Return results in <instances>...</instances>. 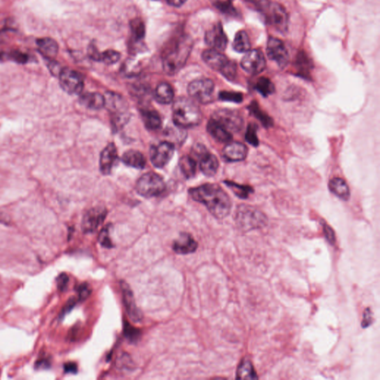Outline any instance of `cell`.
Here are the masks:
<instances>
[{
    "label": "cell",
    "instance_id": "obj_22",
    "mask_svg": "<svg viewBox=\"0 0 380 380\" xmlns=\"http://www.w3.org/2000/svg\"><path fill=\"white\" fill-rule=\"evenodd\" d=\"M89 56L93 60L103 62L107 65H112V64H116L120 59V54L118 51L110 49V50H107L103 51V52H100V51H97L94 44L89 46Z\"/></svg>",
    "mask_w": 380,
    "mask_h": 380
},
{
    "label": "cell",
    "instance_id": "obj_2",
    "mask_svg": "<svg viewBox=\"0 0 380 380\" xmlns=\"http://www.w3.org/2000/svg\"><path fill=\"white\" fill-rule=\"evenodd\" d=\"M193 47V41L182 36L173 43L163 54V68L168 75L176 74L186 64Z\"/></svg>",
    "mask_w": 380,
    "mask_h": 380
},
{
    "label": "cell",
    "instance_id": "obj_14",
    "mask_svg": "<svg viewBox=\"0 0 380 380\" xmlns=\"http://www.w3.org/2000/svg\"><path fill=\"white\" fill-rule=\"evenodd\" d=\"M241 66L246 72L252 75L262 73L266 68L263 53L258 49L247 51L241 59Z\"/></svg>",
    "mask_w": 380,
    "mask_h": 380
},
{
    "label": "cell",
    "instance_id": "obj_28",
    "mask_svg": "<svg viewBox=\"0 0 380 380\" xmlns=\"http://www.w3.org/2000/svg\"><path fill=\"white\" fill-rule=\"evenodd\" d=\"M140 115L145 126L148 130L154 131L161 128L162 119L157 111L145 108L140 110Z\"/></svg>",
    "mask_w": 380,
    "mask_h": 380
},
{
    "label": "cell",
    "instance_id": "obj_34",
    "mask_svg": "<svg viewBox=\"0 0 380 380\" xmlns=\"http://www.w3.org/2000/svg\"><path fill=\"white\" fill-rule=\"evenodd\" d=\"M248 109L251 114L254 115V117H256L266 128H269V127L272 126V124H273L271 117H269L268 115H267L264 111L261 110L259 105H258L257 102L254 101L251 102Z\"/></svg>",
    "mask_w": 380,
    "mask_h": 380
},
{
    "label": "cell",
    "instance_id": "obj_24",
    "mask_svg": "<svg viewBox=\"0 0 380 380\" xmlns=\"http://www.w3.org/2000/svg\"><path fill=\"white\" fill-rule=\"evenodd\" d=\"M37 45L38 51L46 59H54L58 54V44L51 38L44 37L38 39Z\"/></svg>",
    "mask_w": 380,
    "mask_h": 380
},
{
    "label": "cell",
    "instance_id": "obj_40",
    "mask_svg": "<svg viewBox=\"0 0 380 380\" xmlns=\"http://www.w3.org/2000/svg\"><path fill=\"white\" fill-rule=\"evenodd\" d=\"M215 6L221 11V12L230 15V16H237V11L234 8L231 0L227 1H216Z\"/></svg>",
    "mask_w": 380,
    "mask_h": 380
},
{
    "label": "cell",
    "instance_id": "obj_8",
    "mask_svg": "<svg viewBox=\"0 0 380 380\" xmlns=\"http://www.w3.org/2000/svg\"><path fill=\"white\" fill-rule=\"evenodd\" d=\"M267 24L281 33L288 29L289 16L285 8L277 3L270 2L262 11Z\"/></svg>",
    "mask_w": 380,
    "mask_h": 380
},
{
    "label": "cell",
    "instance_id": "obj_49",
    "mask_svg": "<svg viewBox=\"0 0 380 380\" xmlns=\"http://www.w3.org/2000/svg\"><path fill=\"white\" fill-rule=\"evenodd\" d=\"M373 323V315L372 312H371V309L366 308L365 310L364 315H363V320L362 322V327L366 328H368V326Z\"/></svg>",
    "mask_w": 380,
    "mask_h": 380
},
{
    "label": "cell",
    "instance_id": "obj_37",
    "mask_svg": "<svg viewBox=\"0 0 380 380\" xmlns=\"http://www.w3.org/2000/svg\"><path fill=\"white\" fill-rule=\"evenodd\" d=\"M224 183L227 184L234 191V193L238 197L241 198H248L249 194L254 193V189L249 186H244V185L238 184V183L233 182V181H224Z\"/></svg>",
    "mask_w": 380,
    "mask_h": 380
},
{
    "label": "cell",
    "instance_id": "obj_19",
    "mask_svg": "<svg viewBox=\"0 0 380 380\" xmlns=\"http://www.w3.org/2000/svg\"><path fill=\"white\" fill-rule=\"evenodd\" d=\"M117 159L118 154L116 146L113 143H109L100 154V170L102 174L110 175Z\"/></svg>",
    "mask_w": 380,
    "mask_h": 380
},
{
    "label": "cell",
    "instance_id": "obj_15",
    "mask_svg": "<svg viewBox=\"0 0 380 380\" xmlns=\"http://www.w3.org/2000/svg\"><path fill=\"white\" fill-rule=\"evenodd\" d=\"M107 216V209L103 206L91 208L84 214L82 220V229L84 234L95 233L104 222Z\"/></svg>",
    "mask_w": 380,
    "mask_h": 380
},
{
    "label": "cell",
    "instance_id": "obj_29",
    "mask_svg": "<svg viewBox=\"0 0 380 380\" xmlns=\"http://www.w3.org/2000/svg\"><path fill=\"white\" fill-rule=\"evenodd\" d=\"M330 192L343 201H348L350 198V189L348 184L341 178H333L329 182Z\"/></svg>",
    "mask_w": 380,
    "mask_h": 380
},
{
    "label": "cell",
    "instance_id": "obj_30",
    "mask_svg": "<svg viewBox=\"0 0 380 380\" xmlns=\"http://www.w3.org/2000/svg\"><path fill=\"white\" fill-rule=\"evenodd\" d=\"M295 66L298 75L304 78H309L310 70L313 68V65H312L311 61L304 51L300 53L297 56Z\"/></svg>",
    "mask_w": 380,
    "mask_h": 380
},
{
    "label": "cell",
    "instance_id": "obj_43",
    "mask_svg": "<svg viewBox=\"0 0 380 380\" xmlns=\"http://www.w3.org/2000/svg\"><path fill=\"white\" fill-rule=\"evenodd\" d=\"M77 293H78V299L80 302L87 300L89 295H90L91 292H92L90 287L87 283L81 284L77 287Z\"/></svg>",
    "mask_w": 380,
    "mask_h": 380
},
{
    "label": "cell",
    "instance_id": "obj_35",
    "mask_svg": "<svg viewBox=\"0 0 380 380\" xmlns=\"http://www.w3.org/2000/svg\"><path fill=\"white\" fill-rule=\"evenodd\" d=\"M130 29H131L132 38L135 42L138 43L144 39L146 28H145L144 23L139 18L133 19L130 23Z\"/></svg>",
    "mask_w": 380,
    "mask_h": 380
},
{
    "label": "cell",
    "instance_id": "obj_9",
    "mask_svg": "<svg viewBox=\"0 0 380 380\" xmlns=\"http://www.w3.org/2000/svg\"><path fill=\"white\" fill-rule=\"evenodd\" d=\"M215 85L208 78L197 79L192 81L188 86V94L193 100L200 103L207 104L213 101Z\"/></svg>",
    "mask_w": 380,
    "mask_h": 380
},
{
    "label": "cell",
    "instance_id": "obj_31",
    "mask_svg": "<svg viewBox=\"0 0 380 380\" xmlns=\"http://www.w3.org/2000/svg\"><path fill=\"white\" fill-rule=\"evenodd\" d=\"M236 379H258L257 374L252 363L248 360H243L238 366L236 372Z\"/></svg>",
    "mask_w": 380,
    "mask_h": 380
},
{
    "label": "cell",
    "instance_id": "obj_1",
    "mask_svg": "<svg viewBox=\"0 0 380 380\" xmlns=\"http://www.w3.org/2000/svg\"><path fill=\"white\" fill-rule=\"evenodd\" d=\"M194 201L204 204L216 219H222L229 214L232 207L230 198L216 183H205L189 190Z\"/></svg>",
    "mask_w": 380,
    "mask_h": 380
},
{
    "label": "cell",
    "instance_id": "obj_45",
    "mask_svg": "<svg viewBox=\"0 0 380 380\" xmlns=\"http://www.w3.org/2000/svg\"><path fill=\"white\" fill-rule=\"evenodd\" d=\"M323 231L327 241H328L330 244L333 245V244H335V242H336V236H335V233L334 231H333V229H332L328 224H327L326 223H324Z\"/></svg>",
    "mask_w": 380,
    "mask_h": 380
},
{
    "label": "cell",
    "instance_id": "obj_20",
    "mask_svg": "<svg viewBox=\"0 0 380 380\" xmlns=\"http://www.w3.org/2000/svg\"><path fill=\"white\" fill-rule=\"evenodd\" d=\"M247 147L240 142H229L222 150L224 159L229 162L244 161L247 157Z\"/></svg>",
    "mask_w": 380,
    "mask_h": 380
},
{
    "label": "cell",
    "instance_id": "obj_4",
    "mask_svg": "<svg viewBox=\"0 0 380 380\" xmlns=\"http://www.w3.org/2000/svg\"><path fill=\"white\" fill-rule=\"evenodd\" d=\"M104 97L105 107L110 114L112 128L117 131L123 128L130 120V112L128 102L116 92H107Z\"/></svg>",
    "mask_w": 380,
    "mask_h": 380
},
{
    "label": "cell",
    "instance_id": "obj_11",
    "mask_svg": "<svg viewBox=\"0 0 380 380\" xmlns=\"http://www.w3.org/2000/svg\"><path fill=\"white\" fill-rule=\"evenodd\" d=\"M61 88L69 95H80L84 87V81L79 72L64 68L59 74Z\"/></svg>",
    "mask_w": 380,
    "mask_h": 380
},
{
    "label": "cell",
    "instance_id": "obj_7",
    "mask_svg": "<svg viewBox=\"0 0 380 380\" xmlns=\"http://www.w3.org/2000/svg\"><path fill=\"white\" fill-rule=\"evenodd\" d=\"M135 189L142 197H156L166 189V183L160 175L150 172L143 175L138 180Z\"/></svg>",
    "mask_w": 380,
    "mask_h": 380
},
{
    "label": "cell",
    "instance_id": "obj_48",
    "mask_svg": "<svg viewBox=\"0 0 380 380\" xmlns=\"http://www.w3.org/2000/svg\"><path fill=\"white\" fill-rule=\"evenodd\" d=\"M245 1H247L250 6L255 8L256 10L260 11V12L263 11L264 8L270 2L269 0H245Z\"/></svg>",
    "mask_w": 380,
    "mask_h": 380
},
{
    "label": "cell",
    "instance_id": "obj_26",
    "mask_svg": "<svg viewBox=\"0 0 380 380\" xmlns=\"http://www.w3.org/2000/svg\"><path fill=\"white\" fill-rule=\"evenodd\" d=\"M154 97L156 101L159 103L167 105L174 100V90L172 86L167 82H161L155 89Z\"/></svg>",
    "mask_w": 380,
    "mask_h": 380
},
{
    "label": "cell",
    "instance_id": "obj_21",
    "mask_svg": "<svg viewBox=\"0 0 380 380\" xmlns=\"http://www.w3.org/2000/svg\"><path fill=\"white\" fill-rule=\"evenodd\" d=\"M198 244L194 238L189 234H181L180 237L173 242V249L177 254L187 255L193 254L198 249Z\"/></svg>",
    "mask_w": 380,
    "mask_h": 380
},
{
    "label": "cell",
    "instance_id": "obj_47",
    "mask_svg": "<svg viewBox=\"0 0 380 380\" xmlns=\"http://www.w3.org/2000/svg\"><path fill=\"white\" fill-rule=\"evenodd\" d=\"M47 66L52 75L59 77V74L62 71V68H61L60 64L58 62L54 60V59H48Z\"/></svg>",
    "mask_w": 380,
    "mask_h": 380
},
{
    "label": "cell",
    "instance_id": "obj_41",
    "mask_svg": "<svg viewBox=\"0 0 380 380\" xmlns=\"http://www.w3.org/2000/svg\"><path fill=\"white\" fill-rule=\"evenodd\" d=\"M219 98L226 101L241 102L243 101L242 94L238 92H221L219 94Z\"/></svg>",
    "mask_w": 380,
    "mask_h": 380
},
{
    "label": "cell",
    "instance_id": "obj_46",
    "mask_svg": "<svg viewBox=\"0 0 380 380\" xmlns=\"http://www.w3.org/2000/svg\"><path fill=\"white\" fill-rule=\"evenodd\" d=\"M11 58L18 64H26L29 61V56L19 51H14L10 54Z\"/></svg>",
    "mask_w": 380,
    "mask_h": 380
},
{
    "label": "cell",
    "instance_id": "obj_23",
    "mask_svg": "<svg viewBox=\"0 0 380 380\" xmlns=\"http://www.w3.org/2000/svg\"><path fill=\"white\" fill-rule=\"evenodd\" d=\"M206 130L215 140L221 143H229L233 140L232 133L212 118L208 122Z\"/></svg>",
    "mask_w": 380,
    "mask_h": 380
},
{
    "label": "cell",
    "instance_id": "obj_17",
    "mask_svg": "<svg viewBox=\"0 0 380 380\" xmlns=\"http://www.w3.org/2000/svg\"><path fill=\"white\" fill-rule=\"evenodd\" d=\"M204 39L206 45L214 50L221 52L227 48L228 39L221 23L214 25L210 29L208 30Z\"/></svg>",
    "mask_w": 380,
    "mask_h": 380
},
{
    "label": "cell",
    "instance_id": "obj_27",
    "mask_svg": "<svg viewBox=\"0 0 380 380\" xmlns=\"http://www.w3.org/2000/svg\"><path fill=\"white\" fill-rule=\"evenodd\" d=\"M122 161L130 167L142 170L146 166V160L144 155L137 150H129L122 157Z\"/></svg>",
    "mask_w": 380,
    "mask_h": 380
},
{
    "label": "cell",
    "instance_id": "obj_12",
    "mask_svg": "<svg viewBox=\"0 0 380 380\" xmlns=\"http://www.w3.org/2000/svg\"><path fill=\"white\" fill-rule=\"evenodd\" d=\"M175 153V145L171 142L164 141L153 146L150 149V160L156 168H163L167 165Z\"/></svg>",
    "mask_w": 380,
    "mask_h": 380
},
{
    "label": "cell",
    "instance_id": "obj_36",
    "mask_svg": "<svg viewBox=\"0 0 380 380\" xmlns=\"http://www.w3.org/2000/svg\"><path fill=\"white\" fill-rule=\"evenodd\" d=\"M256 89L263 97H267L275 92L274 84L267 77H260L256 83Z\"/></svg>",
    "mask_w": 380,
    "mask_h": 380
},
{
    "label": "cell",
    "instance_id": "obj_44",
    "mask_svg": "<svg viewBox=\"0 0 380 380\" xmlns=\"http://www.w3.org/2000/svg\"><path fill=\"white\" fill-rule=\"evenodd\" d=\"M69 278L66 273L59 274L57 279V287L59 291L64 292L67 290L69 285Z\"/></svg>",
    "mask_w": 380,
    "mask_h": 380
},
{
    "label": "cell",
    "instance_id": "obj_10",
    "mask_svg": "<svg viewBox=\"0 0 380 380\" xmlns=\"http://www.w3.org/2000/svg\"><path fill=\"white\" fill-rule=\"evenodd\" d=\"M211 118L231 133L241 131L244 126V118L240 112L236 110L228 109L217 110L213 113Z\"/></svg>",
    "mask_w": 380,
    "mask_h": 380
},
{
    "label": "cell",
    "instance_id": "obj_18",
    "mask_svg": "<svg viewBox=\"0 0 380 380\" xmlns=\"http://www.w3.org/2000/svg\"><path fill=\"white\" fill-rule=\"evenodd\" d=\"M196 153L199 158V167L203 174L208 177L214 176L219 167V160L216 155L209 153L203 146H198Z\"/></svg>",
    "mask_w": 380,
    "mask_h": 380
},
{
    "label": "cell",
    "instance_id": "obj_38",
    "mask_svg": "<svg viewBox=\"0 0 380 380\" xmlns=\"http://www.w3.org/2000/svg\"><path fill=\"white\" fill-rule=\"evenodd\" d=\"M110 229L111 225L109 224L107 227L103 228L101 231H100V234L98 236V241L100 243V245L102 247L105 248L111 249L115 247L113 242L112 241L110 237Z\"/></svg>",
    "mask_w": 380,
    "mask_h": 380
},
{
    "label": "cell",
    "instance_id": "obj_16",
    "mask_svg": "<svg viewBox=\"0 0 380 380\" xmlns=\"http://www.w3.org/2000/svg\"><path fill=\"white\" fill-rule=\"evenodd\" d=\"M120 284L122 295H123V305H124L129 317L133 322H141L143 320V313L137 306L132 289L125 281H120Z\"/></svg>",
    "mask_w": 380,
    "mask_h": 380
},
{
    "label": "cell",
    "instance_id": "obj_5",
    "mask_svg": "<svg viewBox=\"0 0 380 380\" xmlns=\"http://www.w3.org/2000/svg\"><path fill=\"white\" fill-rule=\"evenodd\" d=\"M236 222L241 230L249 232L266 226L267 219L263 213L254 206L241 204L236 210Z\"/></svg>",
    "mask_w": 380,
    "mask_h": 380
},
{
    "label": "cell",
    "instance_id": "obj_39",
    "mask_svg": "<svg viewBox=\"0 0 380 380\" xmlns=\"http://www.w3.org/2000/svg\"><path fill=\"white\" fill-rule=\"evenodd\" d=\"M258 126L256 123H249L246 132L245 139L254 146H259V138L257 136Z\"/></svg>",
    "mask_w": 380,
    "mask_h": 380
},
{
    "label": "cell",
    "instance_id": "obj_32",
    "mask_svg": "<svg viewBox=\"0 0 380 380\" xmlns=\"http://www.w3.org/2000/svg\"><path fill=\"white\" fill-rule=\"evenodd\" d=\"M181 173L186 178H193L196 175L197 164L196 160L190 155H183L179 161Z\"/></svg>",
    "mask_w": 380,
    "mask_h": 380
},
{
    "label": "cell",
    "instance_id": "obj_52",
    "mask_svg": "<svg viewBox=\"0 0 380 380\" xmlns=\"http://www.w3.org/2000/svg\"><path fill=\"white\" fill-rule=\"evenodd\" d=\"M50 366V362L48 358H40L37 362V368H47Z\"/></svg>",
    "mask_w": 380,
    "mask_h": 380
},
{
    "label": "cell",
    "instance_id": "obj_50",
    "mask_svg": "<svg viewBox=\"0 0 380 380\" xmlns=\"http://www.w3.org/2000/svg\"><path fill=\"white\" fill-rule=\"evenodd\" d=\"M64 371L66 373H77V366L74 363H68L64 365Z\"/></svg>",
    "mask_w": 380,
    "mask_h": 380
},
{
    "label": "cell",
    "instance_id": "obj_25",
    "mask_svg": "<svg viewBox=\"0 0 380 380\" xmlns=\"http://www.w3.org/2000/svg\"><path fill=\"white\" fill-rule=\"evenodd\" d=\"M81 105L92 110H99L105 107L104 95L97 92H88L80 97Z\"/></svg>",
    "mask_w": 380,
    "mask_h": 380
},
{
    "label": "cell",
    "instance_id": "obj_13",
    "mask_svg": "<svg viewBox=\"0 0 380 380\" xmlns=\"http://www.w3.org/2000/svg\"><path fill=\"white\" fill-rule=\"evenodd\" d=\"M267 54L270 60L274 61L279 67L284 69L288 64L290 56L285 44L281 39L270 37L267 41Z\"/></svg>",
    "mask_w": 380,
    "mask_h": 380
},
{
    "label": "cell",
    "instance_id": "obj_54",
    "mask_svg": "<svg viewBox=\"0 0 380 380\" xmlns=\"http://www.w3.org/2000/svg\"><path fill=\"white\" fill-rule=\"evenodd\" d=\"M0 58H1V54H0Z\"/></svg>",
    "mask_w": 380,
    "mask_h": 380
},
{
    "label": "cell",
    "instance_id": "obj_51",
    "mask_svg": "<svg viewBox=\"0 0 380 380\" xmlns=\"http://www.w3.org/2000/svg\"><path fill=\"white\" fill-rule=\"evenodd\" d=\"M76 303H77V300L75 299L72 298L71 300H69V302L66 304L65 307H64V310H62V315H65L66 313H69L72 310V308L75 306Z\"/></svg>",
    "mask_w": 380,
    "mask_h": 380
},
{
    "label": "cell",
    "instance_id": "obj_6",
    "mask_svg": "<svg viewBox=\"0 0 380 380\" xmlns=\"http://www.w3.org/2000/svg\"><path fill=\"white\" fill-rule=\"evenodd\" d=\"M205 64L213 70L217 71L229 80H234L237 74L236 64L229 61L227 57L219 51L208 49L202 54Z\"/></svg>",
    "mask_w": 380,
    "mask_h": 380
},
{
    "label": "cell",
    "instance_id": "obj_42",
    "mask_svg": "<svg viewBox=\"0 0 380 380\" xmlns=\"http://www.w3.org/2000/svg\"><path fill=\"white\" fill-rule=\"evenodd\" d=\"M124 334L128 340L135 342V340L139 338L140 331L135 329V328H132L130 324L127 323L126 325H124Z\"/></svg>",
    "mask_w": 380,
    "mask_h": 380
},
{
    "label": "cell",
    "instance_id": "obj_3",
    "mask_svg": "<svg viewBox=\"0 0 380 380\" xmlns=\"http://www.w3.org/2000/svg\"><path fill=\"white\" fill-rule=\"evenodd\" d=\"M173 119L180 128H193L201 123L202 113L193 99L180 97L173 103Z\"/></svg>",
    "mask_w": 380,
    "mask_h": 380
},
{
    "label": "cell",
    "instance_id": "obj_33",
    "mask_svg": "<svg viewBox=\"0 0 380 380\" xmlns=\"http://www.w3.org/2000/svg\"><path fill=\"white\" fill-rule=\"evenodd\" d=\"M233 47L234 50L239 53H245L250 50L251 44L248 34L244 31H240L235 37Z\"/></svg>",
    "mask_w": 380,
    "mask_h": 380
},
{
    "label": "cell",
    "instance_id": "obj_53",
    "mask_svg": "<svg viewBox=\"0 0 380 380\" xmlns=\"http://www.w3.org/2000/svg\"><path fill=\"white\" fill-rule=\"evenodd\" d=\"M166 1L171 6H175V7H180L186 3V0H166Z\"/></svg>",
    "mask_w": 380,
    "mask_h": 380
}]
</instances>
